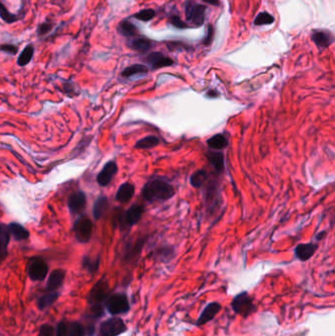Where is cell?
Wrapping results in <instances>:
<instances>
[{
  "label": "cell",
  "mask_w": 335,
  "mask_h": 336,
  "mask_svg": "<svg viewBox=\"0 0 335 336\" xmlns=\"http://www.w3.org/2000/svg\"><path fill=\"white\" fill-rule=\"evenodd\" d=\"M148 72H149V68L147 66H145L143 64H134L129 67L125 68L122 71L121 76L124 78H131L137 75H145Z\"/></svg>",
  "instance_id": "cell-25"
},
{
  "label": "cell",
  "mask_w": 335,
  "mask_h": 336,
  "mask_svg": "<svg viewBox=\"0 0 335 336\" xmlns=\"http://www.w3.org/2000/svg\"><path fill=\"white\" fill-rule=\"evenodd\" d=\"M312 39L318 48H328L333 43V35L328 31H316L312 34Z\"/></svg>",
  "instance_id": "cell-19"
},
{
  "label": "cell",
  "mask_w": 335,
  "mask_h": 336,
  "mask_svg": "<svg viewBox=\"0 0 335 336\" xmlns=\"http://www.w3.org/2000/svg\"><path fill=\"white\" fill-rule=\"evenodd\" d=\"M231 307L235 314L240 315L243 318L249 317L257 310L248 292H242L236 295L231 303Z\"/></svg>",
  "instance_id": "cell-4"
},
{
  "label": "cell",
  "mask_w": 335,
  "mask_h": 336,
  "mask_svg": "<svg viewBox=\"0 0 335 336\" xmlns=\"http://www.w3.org/2000/svg\"><path fill=\"white\" fill-rule=\"evenodd\" d=\"M106 309L111 315L126 314L130 311V303L125 294H113L106 301Z\"/></svg>",
  "instance_id": "cell-5"
},
{
  "label": "cell",
  "mask_w": 335,
  "mask_h": 336,
  "mask_svg": "<svg viewBox=\"0 0 335 336\" xmlns=\"http://www.w3.org/2000/svg\"><path fill=\"white\" fill-rule=\"evenodd\" d=\"M207 96H210V97H215V98H217L218 96V93H217V92H208L207 93Z\"/></svg>",
  "instance_id": "cell-42"
},
{
  "label": "cell",
  "mask_w": 335,
  "mask_h": 336,
  "mask_svg": "<svg viewBox=\"0 0 335 336\" xmlns=\"http://www.w3.org/2000/svg\"><path fill=\"white\" fill-rule=\"evenodd\" d=\"M213 35H214V29L212 26L208 27V30H207V34L205 36V40H204V44L205 45H208L211 41H212V38H213Z\"/></svg>",
  "instance_id": "cell-40"
},
{
  "label": "cell",
  "mask_w": 335,
  "mask_h": 336,
  "mask_svg": "<svg viewBox=\"0 0 335 336\" xmlns=\"http://www.w3.org/2000/svg\"><path fill=\"white\" fill-rule=\"evenodd\" d=\"M56 336H68V328L64 322H59L56 327Z\"/></svg>",
  "instance_id": "cell-38"
},
{
  "label": "cell",
  "mask_w": 335,
  "mask_h": 336,
  "mask_svg": "<svg viewBox=\"0 0 335 336\" xmlns=\"http://www.w3.org/2000/svg\"><path fill=\"white\" fill-rule=\"evenodd\" d=\"M203 1L211 4V5H214V6H218L219 4V0H203Z\"/></svg>",
  "instance_id": "cell-41"
},
{
  "label": "cell",
  "mask_w": 335,
  "mask_h": 336,
  "mask_svg": "<svg viewBox=\"0 0 335 336\" xmlns=\"http://www.w3.org/2000/svg\"><path fill=\"white\" fill-rule=\"evenodd\" d=\"M274 22V18L272 17L268 12H262L255 19V25L257 26H264V25H270Z\"/></svg>",
  "instance_id": "cell-32"
},
{
  "label": "cell",
  "mask_w": 335,
  "mask_h": 336,
  "mask_svg": "<svg viewBox=\"0 0 335 336\" xmlns=\"http://www.w3.org/2000/svg\"><path fill=\"white\" fill-rule=\"evenodd\" d=\"M118 32L122 35L126 36V37H129V38H133L135 36L138 35V29L137 27L135 26L133 23L127 21V20H124L122 21L119 26H118Z\"/></svg>",
  "instance_id": "cell-24"
},
{
  "label": "cell",
  "mask_w": 335,
  "mask_h": 336,
  "mask_svg": "<svg viewBox=\"0 0 335 336\" xmlns=\"http://www.w3.org/2000/svg\"><path fill=\"white\" fill-rule=\"evenodd\" d=\"M170 21H171V24L178 29H184L187 27V25L185 24L184 22H182L180 17H178V16H173Z\"/></svg>",
  "instance_id": "cell-39"
},
{
  "label": "cell",
  "mask_w": 335,
  "mask_h": 336,
  "mask_svg": "<svg viewBox=\"0 0 335 336\" xmlns=\"http://www.w3.org/2000/svg\"><path fill=\"white\" fill-rule=\"evenodd\" d=\"M318 250V245L314 243L299 244L295 249V256L301 262H306L310 260L316 251Z\"/></svg>",
  "instance_id": "cell-16"
},
{
  "label": "cell",
  "mask_w": 335,
  "mask_h": 336,
  "mask_svg": "<svg viewBox=\"0 0 335 336\" xmlns=\"http://www.w3.org/2000/svg\"><path fill=\"white\" fill-rule=\"evenodd\" d=\"M206 144L208 148L213 151H220L226 149L228 145V140L223 134H217L208 139Z\"/></svg>",
  "instance_id": "cell-22"
},
{
  "label": "cell",
  "mask_w": 335,
  "mask_h": 336,
  "mask_svg": "<svg viewBox=\"0 0 335 336\" xmlns=\"http://www.w3.org/2000/svg\"><path fill=\"white\" fill-rule=\"evenodd\" d=\"M109 208V201L106 196H99L94 202L93 206V216L96 220L102 219Z\"/></svg>",
  "instance_id": "cell-17"
},
{
  "label": "cell",
  "mask_w": 335,
  "mask_h": 336,
  "mask_svg": "<svg viewBox=\"0 0 335 336\" xmlns=\"http://www.w3.org/2000/svg\"><path fill=\"white\" fill-rule=\"evenodd\" d=\"M127 330L125 322L119 318H111L103 321L100 326L98 336H118Z\"/></svg>",
  "instance_id": "cell-7"
},
{
  "label": "cell",
  "mask_w": 335,
  "mask_h": 336,
  "mask_svg": "<svg viewBox=\"0 0 335 336\" xmlns=\"http://www.w3.org/2000/svg\"><path fill=\"white\" fill-rule=\"evenodd\" d=\"M100 267V258L91 259L89 257H85L83 260V268L87 269L91 273H95Z\"/></svg>",
  "instance_id": "cell-31"
},
{
  "label": "cell",
  "mask_w": 335,
  "mask_h": 336,
  "mask_svg": "<svg viewBox=\"0 0 335 336\" xmlns=\"http://www.w3.org/2000/svg\"><path fill=\"white\" fill-rule=\"evenodd\" d=\"M53 27V24L48 21V22H45V23H41L38 27H37V30H36V34L38 36H43L45 34H49L51 31Z\"/></svg>",
  "instance_id": "cell-35"
},
{
  "label": "cell",
  "mask_w": 335,
  "mask_h": 336,
  "mask_svg": "<svg viewBox=\"0 0 335 336\" xmlns=\"http://www.w3.org/2000/svg\"><path fill=\"white\" fill-rule=\"evenodd\" d=\"M144 212L145 208L140 203L132 204L127 211L117 208L113 217V224L121 231L129 230L141 220Z\"/></svg>",
  "instance_id": "cell-2"
},
{
  "label": "cell",
  "mask_w": 335,
  "mask_h": 336,
  "mask_svg": "<svg viewBox=\"0 0 335 336\" xmlns=\"http://www.w3.org/2000/svg\"><path fill=\"white\" fill-rule=\"evenodd\" d=\"M0 18L7 24H13L17 22L18 20H20V17L17 14L11 13L1 0H0Z\"/></svg>",
  "instance_id": "cell-30"
},
{
  "label": "cell",
  "mask_w": 335,
  "mask_h": 336,
  "mask_svg": "<svg viewBox=\"0 0 335 336\" xmlns=\"http://www.w3.org/2000/svg\"><path fill=\"white\" fill-rule=\"evenodd\" d=\"M205 6L198 4L193 0H189L186 4L185 13L188 22L194 24L195 26H201L205 18Z\"/></svg>",
  "instance_id": "cell-6"
},
{
  "label": "cell",
  "mask_w": 335,
  "mask_h": 336,
  "mask_svg": "<svg viewBox=\"0 0 335 336\" xmlns=\"http://www.w3.org/2000/svg\"><path fill=\"white\" fill-rule=\"evenodd\" d=\"M68 336H85L84 326L79 322H73L68 330Z\"/></svg>",
  "instance_id": "cell-33"
},
{
  "label": "cell",
  "mask_w": 335,
  "mask_h": 336,
  "mask_svg": "<svg viewBox=\"0 0 335 336\" xmlns=\"http://www.w3.org/2000/svg\"><path fill=\"white\" fill-rule=\"evenodd\" d=\"M129 47L140 53H146L150 51L152 47L151 39L144 36H135L129 43Z\"/></svg>",
  "instance_id": "cell-20"
},
{
  "label": "cell",
  "mask_w": 335,
  "mask_h": 336,
  "mask_svg": "<svg viewBox=\"0 0 335 336\" xmlns=\"http://www.w3.org/2000/svg\"><path fill=\"white\" fill-rule=\"evenodd\" d=\"M38 336H54V329L50 324H44L39 328Z\"/></svg>",
  "instance_id": "cell-37"
},
{
  "label": "cell",
  "mask_w": 335,
  "mask_h": 336,
  "mask_svg": "<svg viewBox=\"0 0 335 336\" xmlns=\"http://www.w3.org/2000/svg\"><path fill=\"white\" fill-rule=\"evenodd\" d=\"M147 62L152 69L168 67L173 65V60L160 52H152L147 57Z\"/></svg>",
  "instance_id": "cell-13"
},
{
  "label": "cell",
  "mask_w": 335,
  "mask_h": 336,
  "mask_svg": "<svg viewBox=\"0 0 335 336\" xmlns=\"http://www.w3.org/2000/svg\"><path fill=\"white\" fill-rule=\"evenodd\" d=\"M0 51L5 52V53H9L11 55H15L17 54L18 47L15 45H11V44H3L0 46Z\"/></svg>",
  "instance_id": "cell-36"
},
{
  "label": "cell",
  "mask_w": 335,
  "mask_h": 336,
  "mask_svg": "<svg viewBox=\"0 0 335 336\" xmlns=\"http://www.w3.org/2000/svg\"><path fill=\"white\" fill-rule=\"evenodd\" d=\"M58 296H59V294H58L57 292H55V291L50 292V293H48V294L41 296V297L38 298V300H37V306H38V308H39L40 310H44V309L50 307V306H51L53 303L57 300Z\"/></svg>",
  "instance_id": "cell-29"
},
{
  "label": "cell",
  "mask_w": 335,
  "mask_h": 336,
  "mask_svg": "<svg viewBox=\"0 0 335 336\" xmlns=\"http://www.w3.org/2000/svg\"><path fill=\"white\" fill-rule=\"evenodd\" d=\"M174 196V187L160 177L151 178L142 189V197L148 202H165Z\"/></svg>",
  "instance_id": "cell-1"
},
{
  "label": "cell",
  "mask_w": 335,
  "mask_h": 336,
  "mask_svg": "<svg viewBox=\"0 0 335 336\" xmlns=\"http://www.w3.org/2000/svg\"><path fill=\"white\" fill-rule=\"evenodd\" d=\"M326 233H325V231H323V232H321V233H319V234H318V236H317V238H318V240H321V238L323 237V236L325 235Z\"/></svg>",
  "instance_id": "cell-43"
},
{
  "label": "cell",
  "mask_w": 335,
  "mask_h": 336,
  "mask_svg": "<svg viewBox=\"0 0 335 336\" xmlns=\"http://www.w3.org/2000/svg\"><path fill=\"white\" fill-rule=\"evenodd\" d=\"M109 293V287L104 278L101 279L91 290L88 301L93 306H101V303L105 301Z\"/></svg>",
  "instance_id": "cell-9"
},
{
  "label": "cell",
  "mask_w": 335,
  "mask_h": 336,
  "mask_svg": "<svg viewBox=\"0 0 335 336\" xmlns=\"http://www.w3.org/2000/svg\"><path fill=\"white\" fill-rule=\"evenodd\" d=\"M93 228H94V225H93L91 219L86 215H81L78 219L75 220L72 231L76 237L77 241L85 244L91 240Z\"/></svg>",
  "instance_id": "cell-3"
},
{
  "label": "cell",
  "mask_w": 335,
  "mask_h": 336,
  "mask_svg": "<svg viewBox=\"0 0 335 336\" xmlns=\"http://www.w3.org/2000/svg\"><path fill=\"white\" fill-rule=\"evenodd\" d=\"M68 208L73 216H81L87 206V195L83 191L72 193L67 201Z\"/></svg>",
  "instance_id": "cell-10"
},
{
  "label": "cell",
  "mask_w": 335,
  "mask_h": 336,
  "mask_svg": "<svg viewBox=\"0 0 335 336\" xmlns=\"http://www.w3.org/2000/svg\"><path fill=\"white\" fill-rule=\"evenodd\" d=\"M221 310V305L218 302L210 303L201 312L199 319H197V325H203L213 320Z\"/></svg>",
  "instance_id": "cell-12"
},
{
  "label": "cell",
  "mask_w": 335,
  "mask_h": 336,
  "mask_svg": "<svg viewBox=\"0 0 335 336\" xmlns=\"http://www.w3.org/2000/svg\"><path fill=\"white\" fill-rule=\"evenodd\" d=\"M117 163L113 160H110L104 164L101 172L97 176V182L101 187H106L109 185L110 182L113 180L115 175L117 174Z\"/></svg>",
  "instance_id": "cell-11"
},
{
  "label": "cell",
  "mask_w": 335,
  "mask_h": 336,
  "mask_svg": "<svg viewBox=\"0 0 335 336\" xmlns=\"http://www.w3.org/2000/svg\"><path fill=\"white\" fill-rule=\"evenodd\" d=\"M154 16H155V12L152 9H145V10H142V11L136 13L134 18L140 21H143V22H148V21H151Z\"/></svg>",
  "instance_id": "cell-34"
},
{
  "label": "cell",
  "mask_w": 335,
  "mask_h": 336,
  "mask_svg": "<svg viewBox=\"0 0 335 336\" xmlns=\"http://www.w3.org/2000/svg\"><path fill=\"white\" fill-rule=\"evenodd\" d=\"M134 195V184L130 182H125L118 188L115 195V200L121 203H127L132 200Z\"/></svg>",
  "instance_id": "cell-15"
},
{
  "label": "cell",
  "mask_w": 335,
  "mask_h": 336,
  "mask_svg": "<svg viewBox=\"0 0 335 336\" xmlns=\"http://www.w3.org/2000/svg\"><path fill=\"white\" fill-rule=\"evenodd\" d=\"M10 235L13 236L17 241H24L30 237V232L20 223L11 222L8 224Z\"/></svg>",
  "instance_id": "cell-21"
},
{
  "label": "cell",
  "mask_w": 335,
  "mask_h": 336,
  "mask_svg": "<svg viewBox=\"0 0 335 336\" xmlns=\"http://www.w3.org/2000/svg\"><path fill=\"white\" fill-rule=\"evenodd\" d=\"M210 163L218 172L221 173L224 170V154L218 151H210L207 153Z\"/></svg>",
  "instance_id": "cell-23"
},
{
  "label": "cell",
  "mask_w": 335,
  "mask_h": 336,
  "mask_svg": "<svg viewBox=\"0 0 335 336\" xmlns=\"http://www.w3.org/2000/svg\"><path fill=\"white\" fill-rule=\"evenodd\" d=\"M160 143L159 139L155 136H148L145 137L141 140H139L136 145L135 148L139 149V150H149V149H152L156 146H158Z\"/></svg>",
  "instance_id": "cell-26"
},
{
  "label": "cell",
  "mask_w": 335,
  "mask_h": 336,
  "mask_svg": "<svg viewBox=\"0 0 335 336\" xmlns=\"http://www.w3.org/2000/svg\"><path fill=\"white\" fill-rule=\"evenodd\" d=\"M207 178H208L207 172L203 169H199L192 174V176L190 178V183L194 188L199 189V188H201L203 184L207 181Z\"/></svg>",
  "instance_id": "cell-28"
},
{
  "label": "cell",
  "mask_w": 335,
  "mask_h": 336,
  "mask_svg": "<svg viewBox=\"0 0 335 336\" xmlns=\"http://www.w3.org/2000/svg\"><path fill=\"white\" fill-rule=\"evenodd\" d=\"M64 278H65V270L60 269L52 270L49 276L47 289L50 292H53V291L57 290L60 286L63 284Z\"/></svg>",
  "instance_id": "cell-18"
},
{
  "label": "cell",
  "mask_w": 335,
  "mask_h": 336,
  "mask_svg": "<svg viewBox=\"0 0 335 336\" xmlns=\"http://www.w3.org/2000/svg\"><path fill=\"white\" fill-rule=\"evenodd\" d=\"M34 48L33 45H28L19 55L17 64L20 67L27 66L33 59L34 56Z\"/></svg>",
  "instance_id": "cell-27"
},
{
  "label": "cell",
  "mask_w": 335,
  "mask_h": 336,
  "mask_svg": "<svg viewBox=\"0 0 335 336\" xmlns=\"http://www.w3.org/2000/svg\"><path fill=\"white\" fill-rule=\"evenodd\" d=\"M49 272V267L41 258H33L28 267V274L33 281H43Z\"/></svg>",
  "instance_id": "cell-8"
},
{
  "label": "cell",
  "mask_w": 335,
  "mask_h": 336,
  "mask_svg": "<svg viewBox=\"0 0 335 336\" xmlns=\"http://www.w3.org/2000/svg\"><path fill=\"white\" fill-rule=\"evenodd\" d=\"M10 232L8 225L0 223V264L8 256V245L10 243Z\"/></svg>",
  "instance_id": "cell-14"
}]
</instances>
